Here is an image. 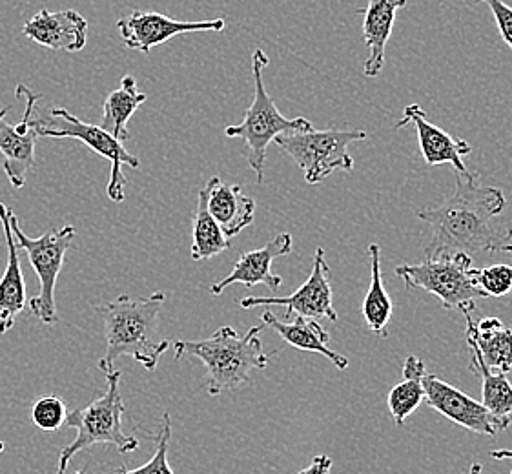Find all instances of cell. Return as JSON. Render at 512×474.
Here are the masks:
<instances>
[{
    "mask_svg": "<svg viewBox=\"0 0 512 474\" xmlns=\"http://www.w3.org/2000/svg\"><path fill=\"white\" fill-rule=\"evenodd\" d=\"M469 474H482V465L472 464L471 473Z\"/></svg>",
    "mask_w": 512,
    "mask_h": 474,
    "instance_id": "obj_33",
    "label": "cell"
},
{
    "mask_svg": "<svg viewBox=\"0 0 512 474\" xmlns=\"http://www.w3.org/2000/svg\"><path fill=\"white\" fill-rule=\"evenodd\" d=\"M22 33L44 48L55 52L77 53L86 46L88 21L75 10H41L24 24Z\"/></svg>",
    "mask_w": 512,
    "mask_h": 474,
    "instance_id": "obj_16",
    "label": "cell"
},
{
    "mask_svg": "<svg viewBox=\"0 0 512 474\" xmlns=\"http://www.w3.org/2000/svg\"><path fill=\"white\" fill-rule=\"evenodd\" d=\"M108 389L97 396L84 409L68 411L64 425L77 431L72 444L62 449L57 474H66L68 464L75 454L90 449L93 445H112L119 453H134L139 449V440L123 431L124 402L121 396L123 372H104Z\"/></svg>",
    "mask_w": 512,
    "mask_h": 474,
    "instance_id": "obj_4",
    "label": "cell"
},
{
    "mask_svg": "<svg viewBox=\"0 0 512 474\" xmlns=\"http://www.w3.org/2000/svg\"><path fill=\"white\" fill-rule=\"evenodd\" d=\"M290 252H292V236L283 232L274 237L272 241H268L265 247L241 254L237 258L234 270L219 283H214L210 287V292L214 296H221L234 283H241L248 289H252L256 285H267L268 289L276 292L283 285V278L272 272V263L277 258L288 256Z\"/></svg>",
    "mask_w": 512,
    "mask_h": 474,
    "instance_id": "obj_14",
    "label": "cell"
},
{
    "mask_svg": "<svg viewBox=\"0 0 512 474\" xmlns=\"http://www.w3.org/2000/svg\"><path fill=\"white\" fill-rule=\"evenodd\" d=\"M467 320V343L478 352L487 369L498 374L512 371V329L500 318L472 320V314H463Z\"/></svg>",
    "mask_w": 512,
    "mask_h": 474,
    "instance_id": "obj_19",
    "label": "cell"
},
{
    "mask_svg": "<svg viewBox=\"0 0 512 474\" xmlns=\"http://www.w3.org/2000/svg\"><path fill=\"white\" fill-rule=\"evenodd\" d=\"M491 458H494V460H512V449H500V451H492Z\"/></svg>",
    "mask_w": 512,
    "mask_h": 474,
    "instance_id": "obj_32",
    "label": "cell"
},
{
    "mask_svg": "<svg viewBox=\"0 0 512 474\" xmlns=\"http://www.w3.org/2000/svg\"><path fill=\"white\" fill-rule=\"evenodd\" d=\"M270 64L267 53L257 48L252 55V75H254V101L246 110L243 123L236 126H226V137L243 139L246 145L248 165L256 172L257 183L265 181V161L270 143L277 135L290 132H305L312 130L314 124L305 117L288 119L277 110L274 99L267 93L263 83V70Z\"/></svg>",
    "mask_w": 512,
    "mask_h": 474,
    "instance_id": "obj_5",
    "label": "cell"
},
{
    "mask_svg": "<svg viewBox=\"0 0 512 474\" xmlns=\"http://www.w3.org/2000/svg\"><path fill=\"white\" fill-rule=\"evenodd\" d=\"M68 416V407L57 396H46L35 402L31 409V420L42 431H57L61 429Z\"/></svg>",
    "mask_w": 512,
    "mask_h": 474,
    "instance_id": "obj_29",
    "label": "cell"
},
{
    "mask_svg": "<svg viewBox=\"0 0 512 474\" xmlns=\"http://www.w3.org/2000/svg\"><path fill=\"white\" fill-rule=\"evenodd\" d=\"M206 208L214 217L225 236L236 237L254 223L256 201L245 196L241 186L225 185L219 177L214 176L205 188Z\"/></svg>",
    "mask_w": 512,
    "mask_h": 474,
    "instance_id": "obj_17",
    "label": "cell"
},
{
    "mask_svg": "<svg viewBox=\"0 0 512 474\" xmlns=\"http://www.w3.org/2000/svg\"><path fill=\"white\" fill-rule=\"evenodd\" d=\"M265 325H257L239 336L232 327H221L214 336L199 341H175V360L183 356L197 358L206 367V389L212 396L239 389L250 380V372L267 369L272 356L263 351L259 334Z\"/></svg>",
    "mask_w": 512,
    "mask_h": 474,
    "instance_id": "obj_3",
    "label": "cell"
},
{
    "mask_svg": "<svg viewBox=\"0 0 512 474\" xmlns=\"http://www.w3.org/2000/svg\"><path fill=\"white\" fill-rule=\"evenodd\" d=\"M225 26V19L199 22L174 21L163 13H155V11H134L132 15L117 21V30L121 33L126 48L143 53H148L152 48H157L183 33L223 31Z\"/></svg>",
    "mask_w": 512,
    "mask_h": 474,
    "instance_id": "obj_13",
    "label": "cell"
},
{
    "mask_svg": "<svg viewBox=\"0 0 512 474\" xmlns=\"http://www.w3.org/2000/svg\"><path fill=\"white\" fill-rule=\"evenodd\" d=\"M332 270L325 261V250L318 248L314 254V265L307 281L292 292L287 298H243L239 301L241 309H254V307H285V318L290 320L294 314L310 320L338 321V312L334 309V296H332Z\"/></svg>",
    "mask_w": 512,
    "mask_h": 474,
    "instance_id": "obj_10",
    "label": "cell"
},
{
    "mask_svg": "<svg viewBox=\"0 0 512 474\" xmlns=\"http://www.w3.org/2000/svg\"><path fill=\"white\" fill-rule=\"evenodd\" d=\"M192 252L190 256L197 263H205L208 259L216 258L226 248H230V239L225 232L217 225L216 219L210 216L206 208V197L203 190H199L197 197V208H195L194 219H192Z\"/></svg>",
    "mask_w": 512,
    "mask_h": 474,
    "instance_id": "obj_25",
    "label": "cell"
},
{
    "mask_svg": "<svg viewBox=\"0 0 512 474\" xmlns=\"http://www.w3.org/2000/svg\"><path fill=\"white\" fill-rule=\"evenodd\" d=\"M370 259V287L367 296L363 299V320L367 323L369 330L378 334L381 338L389 336L390 318H392V299L389 298V292L383 285V276H381V248L376 243L369 247Z\"/></svg>",
    "mask_w": 512,
    "mask_h": 474,
    "instance_id": "obj_23",
    "label": "cell"
},
{
    "mask_svg": "<svg viewBox=\"0 0 512 474\" xmlns=\"http://www.w3.org/2000/svg\"><path fill=\"white\" fill-rule=\"evenodd\" d=\"M472 371L478 372V376L482 378L483 407L496 416L503 423H511L512 420V385L505 378V374H498L487 369V365L483 363L482 358L478 356V352L472 351Z\"/></svg>",
    "mask_w": 512,
    "mask_h": 474,
    "instance_id": "obj_26",
    "label": "cell"
},
{
    "mask_svg": "<svg viewBox=\"0 0 512 474\" xmlns=\"http://www.w3.org/2000/svg\"><path fill=\"white\" fill-rule=\"evenodd\" d=\"M425 365L418 356H409L403 365V382L392 387L389 392V411L396 425H403L410 414L425 400Z\"/></svg>",
    "mask_w": 512,
    "mask_h": 474,
    "instance_id": "obj_24",
    "label": "cell"
},
{
    "mask_svg": "<svg viewBox=\"0 0 512 474\" xmlns=\"http://www.w3.org/2000/svg\"><path fill=\"white\" fill-rule=\"evenodd\" d=\"M423 387L427 405L467 431L482 436H496L509 427L507 423L492 416L482 402H476L474 398L443 382L438 376L425 374Z\"/></svg>",
    "mask_w": 512,
    "mask_h": 474,
    "instance_id": "obj_12",
    "label": "cell"
},
{
    "mask_svg": "<svg viewBox=\"0 0 512 474\" xmlns=\"http://www.w3.org/2000/svg\"><path fill=\"white\" fill-rule=\"evenodd\" d=\"M407 4V0H369L363 13V39L369 48V59L365 61V77H378L385 66V48L392 35L396 13Z\"/></svg>",
    "mask_w": 512,
    "mask_h": 474,
    "instance_id": "obj_20",
    "label": "cell"
},
{
    "mask_svg": "<svg viewBox=\"0 0 512 474\" xmlns=\"http://www.w3.org/2000/svg\"><path fill=\"white\" fill-rule=\"evenodd\" d=\"M144 101H146V93L139 92L135 77L126 75L121 81V86L108 93L104 101L103 121L99 126L117 141L121 143L128 141L130 139L128 123Z\"/></svg>",
    "mask_w": 512,
    "mask_h": 474,
    "instance_id": "obj_22",
    "label": "cell"
},
{
    "mask_svg": "<svg viewBox=\"0 0 512 474\" xmlns=\"http://www.w3.org/2000/svg\"><path fill=\"white\" fill-rule=\"evenodd\" d=\"M512 474V473H511Z\"/></svg>",
    "mask_w": 512,
    "mask_h": 474,
    "instance_id": "obj_35",
    "label": "cell"
},
{
    "mask_svg": "<svg viewBox=\"0 0 512 474\" xmlns=\"http://www.w3.org/2000/svg\"><path fill=\"white\" fill-rule=\"evenodd\" d=\"M0 223L4 228V237L8 245V261L0 276V336L10 332L26 307V283L22 276L19 247L15 243L10 225V207L0 203Z\"/></svg>",
    "mask_w": 512,
    "mask_h": 474,
    "instance_id": "obj_18",
    "label": "cell"
},
{
    "mask_svg": "<svg viewBox=\"0 0 512 474\" xmlns=\"http://www.w3.org/2000/svg\"><path fill=\"white\" fill-rule=\"evenodd\" d=\"M17 97L26 99V110L22 115L21 123H6V114L10 108L0 110V154L4 155V174L10 179L11 186L21 190L26 185V174L35 165V143H37V130L33 128L31 119L35 112V104L39 95L31 92L28 86H17Z\"/></svg>",
    "mask_w": 512,
    "mask_h": 474,
    "instance_id": "obj_11",
    "label": "cell"
},
{
    "mask_svg": "<svg viewBox=\"0 0 512 474\" xmlns=\"http://www.w3.org/2000/svg\"><path fill=\"white\" fill-rule=\"evenodd\" d=\"M485 2L489 8H491L492 15H494V21L496 26L500 30L505 44L511 48L512 52V8L509 4H505L503 0H480Z\"/></svg>",
    "mask_w": 512,
    "mask_h": 474,
    "instance_id": "obj_30",
    "label": "cell"
},
{
    "mask_svg": "<svg viewBox=\"0 0 512 474\" xmlns=\"http://www.w3.org/2000/svg\"><path fill=\"white\" fill-rule=\"evenodd\" d=\"M505 208L507 199L500 188L478 185L469 170L456 172L452 196L438 208L418 210L421 221L432 228L425 258L458 252L512 254V227L500 219Z\"/></svg>",
    "mask_w": 512,
    "mask_h": 474,
    "instance_id": "obj_1",
    "label": "cell"
},
{
    "mask_svg": "<svg viewBox=\"0 0 512 474\" xmlns=\"http://www.w3.org/2000/svg\"><path fill=\"white\" fill-rule=\"evenodd\" d=\"M170 438H172V420L170 414H163V422L157 433V449L155 454L150 458V462L137 467V469H126L119 467L115 473L106 474H175L174 469L168 464V447H170ZM73 474H88L84 471H77Z\"/></svg>",
    "mask_w": 512,
    "mask_h": 474,
    "instance_id": "obj_27",
    "label": "cell"
},
{
    "mask_svg": "<svg viewBox=\"0 0 512 474\" xmlns=\"http://www.w3.org/2000/svg\"><path fill=\"white\" fill-rule=\"evenodd\" d=\"M332 473V458L327 454H318L308 467L297 474H330Z\"/></svg>",
    "mask_w": 512,
    "mask_h": 474,
    "instance_id": "obj_31",
    "label": "cell"
},
{
    "mask_svg": "<svg viewBox=\"0 0 512 474\" xmlns=\"http://www.w3.org/2000/svg\"><path fill=\"white\" fill-rule=\"evenodd\" d=\"M4 453V442H0V456Z\"/></svg>",
    "mask_w": 512,
    "mask_h": 474,
    "instance_id": "obj_34",
    "label": "cell"
},
{
    "mask_svg": "<svg viewBox=\"0 0 512 474\" xmlns=\"http://www.w3.org/2000/svg\"><path fill=\"white\" fill-rule=\"evenodd\" d=\"M33 128L37 130L39 137H55V139H77L88 146L92 152L101 155L106 161L112 163L110 181L106 186V194L113 203H123L126 192H124L123 166H130L137 170L141 163L135 155L130 154L124 148L121 141L108 134L97 124L84 123L79 117L70 114L64 108H53L48 119H31Z\"/></svg>",
    "mask_w": 512,
    "mask_h": 474,
    "instance_id": "obj_8",
    "label": "cell"
},
{
    "mask_svg": "<svg viewBox=\"0 0 512 474\" xmlns=\"http://www.w3.org/2000/svg\"><path fill=\"white\" fill-rule=\"evenodd\" d=\"M472 270V256L458 252L425 258L418 265H401L396 268V274L407 289H421L436 296L443 309L472 314L476 310V301L487 298L476 287Z\"/></svg>",
    "mask_w": 512,
    "mask_h": 474,
    "instance_id": "obj_6",
    "label": "cell"
},
{
    "mask_svg": "<svg viewBox=\"0 0 512 474\" xmlns=\"http://www.w3.org/2000/svg\"><path fill=\"white\" fill-rule=\"evenodd\" d=\"M365 130H305L277 135V146L285 150L296 163L310 185L325 181L336 170L352 172L354 159L349 154V146L365 141Z\"/></svg>",
    "mask_w": 512,
    "mask_h": 474,
    "instance_id": "obj_7",
    "label": "cell"
},
{
    "mask_svg": "<svg viewBox=\"0 0 512 474\" xmlns=\"http://www.w3.org/2000/svg\"><path fill=\"white\" fill-rule=\"evenodd\" d=\"M166 294L154 292L148 298L134 299L123 294L113 301L95 307L103 318L106 334V354L99 361V369L112 371L113 361L130 356L146 371L154 372L170 341L157 338V320L163 309Z\"/></svg>",
    "mask_w": 512,
    "mask_h": 474,
    "instance_id": "obj_2",
    "label": "cell"
},
{
    "mask_svg": "<svg viewBox=\"0 0 512 474\" xmlns=\"http://www.w3.org/2000/svg\"><path fill=\"white\" fill-rule=\"evenodd\" d=\"M409 124H412L416 130L418 141H420L421 155L427 165H452L456 168V172H467L463 157L472 152L471 145L467 141L452 137L445 130L429 123L427 114L423 112L420 104H409L403 110V117L394 128L401 130Z\"/></svg>",
    "mask_w": 512,
    "mask_h": 474,
    "instance_id": "obj_15",
    "label": "cell"
},
{
    "mask_svg": "<svg viewBox=\"0 0 512 474\" xmlns=\"http://www.w3.org/2000/svg\"><path fill=\"white\" fill-rule=\"evenodd\" d=\"M261 321L265 327L276 330L277 334L294 349L323 354L341 371H345L349 367V360L345 356L328 349L330 334L319 325L318 321L301 318V316H297L294 321H279L276 314L270 310L263 312Z\"/></svg>",
    "mask_w": 512,
    "mask_h": 474,
    "instance_id": "obj_21",
    "label": "cell"
},
{
    "mask_svg": "<svg viewBox=\"0 0 512 474\" xmlns=\"http://www.w3.org/2000/svg\"><path fill=\"white\" fill-rule=\"evenodd\" d=\"M10 225L13 237L17 239V247L22 248L28 254L30 265L41 281L39 296H35L30 301L31 312L44 325H55L59 321L57 303H55V287H57V278H59L62 265H64L66 252L75 237V228L72 225H66L61 230H53L37 239H31L22 232L19 217L15 216V212L11 208Z\"/></svg>",
    "mask_w": 512,
    "mask_h": 474,
    "instance_id": "obj_9",
    "label": "cell"
},
{
    "mask_svg": "<svg viewBox=\"0 0 512 474\" xmlns=\"http://www.w3.org/2000/svg\"><path fill=\"white\" fill-rule=\"evenodd\" d=\"M472 278L487 298H503L512 292L511 265L498 263L487 268H474Z\"/></svg>",
    "mask_w": 512,
    "mask_h": 474,
    "instance_id": "obj_28",
    "label": "cell"
}]
</instances>
